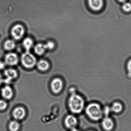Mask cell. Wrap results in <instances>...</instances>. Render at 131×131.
Instances as JSON below:
<instances>
[{
    "instance_id": "cell-1",
    "label": "cell",
    "mask_w": 131,
    "mask_h": 131,
    "mask_svg": "<svg viewBox=\"0 0 131 131\" xmlns=\"http://www.w3.org/2000/svg\"><path fill=\"white\" fill-rule=\"evenodd\" d=\"M69 105L72 112L78 114L81 112L84 108V100L81 96L73 93L69 98Z\"/></svg>"
},
{
    "instance_id": "cell-2",
    "label": "cell",
    "mask_w": 131,
    "mask_h": 131,
    "mask_svg": "<svg viewBox=\"0 0 131 131\" xmlns=\"http://www.w3.org/2000/svg\"><path fill=\"white\" fill-rule=\"evenodd\" d=\"M86 112L89 117L94 120H98L102 117V112L101 107L96 103L89 105L86 108Z\"/></svg>"
},
{
    "instance_id": "cell-3",
    "label": "cell",
    "mask_w": 131,
    "mask_h": 131,
    "mask_svg": "<svg viewBox=\"0 0 131 131\" xmlns=\"http://www.w3.org/2000/svg\"><path fill=\"white\" fill-rule=\"evenodd\" d=\"M21 62L24 67L26 68H31L35 66L37 60L32 54L29 52H26L21 55Z\"/></svg>"
},
{
    "instance_id": "cell-4",
    "label": "cell",
    "mask_w": 131,
    "mask_h": 131,
    "mask_svg": "<svg viewBox=\"0 0 131 131\" xmlns=\"http://www.w3.org/2000/svg\"><path fill=\"white\" fill-rule=\"evenodd\" d=\"M25 32L24 27L20 24L14 25L11 30V34L12 37L16 40L22 38Z\"/></svg>"
},
{
    "instance_id": "cell-5",
    "label": "cell",
    "mask_w": 131,
    "mask_h": 131,
    "mask_svg": "<svg viewBox=\"0 0 131 131\" xmlns=\"http://www.w3.org/2000/svg\"><path fill=\"white\" fill-rule=\"evenodd\" d=\"M5 64L8 65L10 66L16 65L18 63V57L15 53H8L5 55Z\"/></svg>"
},
{
    "instance_id": "cell-6",
    "label": "cell",
    "mask_w": 131,
    "mask_h": 131,
    "mask_svg": "<svg viewBox=\"0 0 131 131\" xmlns=\"http://www.w3.org/2000/svg\"><path fill=\"white\" fill-rule=\"evenodd\" d=\"M4 75L6 77L4 82L7 84H9L12 80L17 78L18 76V73L17 71L15 69L8 68L5 71Z\"/></svg>"
},
{
    "instance_id": "cell-7",
    "label": "cell",
    "mask_w": 131,
    "mask_h": 131,
    "mask_svg": "<svg viewBox=\"0 0 131 131\" xmlns=\"http://www.w3.org/2000/svg\"><path fill=\"white\" fill-rule=\"evenodd\" d=\"M88 4L92 10L97 11L102 8L103 2L102 0H88Z\"/></svg>"
},
{
    "instance_id": "cell-8",
    "label": "cell",
    "mask_w": 131,
    "mask_h": 131,
    "mask_svg": "<svg viewBox=\"0 0 131 131\" xmlns=\"http://www.w3.org/2000/svg\"><path fill=\"white\" fill-rule=\"evenodd\" d=\"M51 87L54 93H59L62 89L63 82L60 78H54L51 82Z\"/></svg>"
},
{
    "instance_id": "cell-9",
    "label": "cell",
    "mask_w": 131,
    "mask_h": 131,
    "mask_svg": "<svg viewBox=\"0 0 131 131\" xmlns=\"http://www.w3.org/2000/svg\"><path fill=\"white\" fill-rule=\"evenodd\" d=\"M13 117L16 120H20L24 118L25 115V111L21 107L16 108L13 112Z\"/></svg>"
},
{
    "instance_id": "cell-10",
    "label": "cell",
    "mask_w": 131,
    "mask_h": 131,
    "mask_svg": "<svg viewBox=\"0 0 131 131\" xmlns=\"http://www.w3.org/2000/svg\"><path fill=\"white\" fill-rule=\"evenodd\" d=\"M102 126L105 130L110 131L113 129L114 127V123L112 120L108 116H106L103 119L102 122Z\"/></svg>"
},
{
    "instance_id": "cell-11",
    "label": "cell",
    "mask_w": 131,
    "mask_h": 131,
    "mask_svg": "<svg viewBox=\"0 0 131 131\" xmlns=\"http://www.w3.org/2000/svg\"><path fill=\"white\" fill-rule=\"evenodd\" d=\"M65 123L67 127L72 129L74 128L77 124V119L73 115H68L66 118Z\"/></svg>"
},
{
    "instance_id": "cell-12",
    "label": "cell",
    "mask_w": 131,
    "mask_h": 131,
    "mask_svg": "<svg viewBox=\"0 0 131 131\" xmlns=\"http://www.w3.org/2000/svg\"><path fill=\"white\" fill-rule=\"evenodd\" d=\"M1 93L2 97L7 100L11 99L13 97V90L9 86H6L3 88L2 89Z\"/></svg>"
},
{
    "instance_id": "cell-13",
    "label": "cell",
    "mask_w": 131,
    "mask_h": 131,
    "mask_svg": "<svg viewBox=\"0 0 131 131\" xmlns=\"http://www.w3.org/2000/svg\"><path fill=\"white\" fill-rule=\"evenodd\" d=\"M37 67L38 69L42 71L47 70L50 67L49 63L46 60H41L38 62Z\"/></svg>"
},
{
    "instance_id": "cell-14",
    "label": "cell",
    "mask_w": 131,
    "mask_h": 131,
    "mask_svg": "<svg viewBox=\"0 0 131 131\" xmlns=\"http://www.w3.org/2000/svg\"><path fill=\"white\" fill-rule=\"evenodd\" d=\"M33 44L34 42L33 40L30 38H26L23 41V46L27 52H29L31 48H32Z\"/></svg>"
},
{
    "instance_id": "cell-15",
    "label": "cell",
    "mask_w": 131,
    "mask_h": 131,
    "mask_svg": "<svg viewBox=\"0 0 131 131\" xmlns=\"http://www.w3.org/2000/svg\"><path fill=\"white\" fill-rule=\"evenodd\" d=\"M46 49L44 44H38L35 45L34 48L35 52L37 54L41 55H43L45 52Z\"/></svg>"
},
{
    "instance_id": "cell-16",
    "label": "cell",
    "mask_w": 131,
    "mask_h": 131,
    "mask_svg": "<svg viewBox=\"0 0 131 131\" xmlns=\"http://www.w3.org/2000/svg\"><path fill=\"white\" fill-rule=\"evenodd\" d=\"M15 47V43L13 40H7L5 42L4 44L5 49L7 51H11L13 50Z\"/></svg>"
},
{
    "instance_id": "cell-17",
    "label": "cell",
    "mask_w": 131,
    "mask_h": 131,
    "mask_svg": "<svg viewBox=\"0 0 131 131\" xmlns=\"http://www.w3.org/2000/svg\"><path fill=\"white\" fill-rule=\"evenodd\" d=\"M111 110L116 113H119L122 111L123 106L121 103L115 102L112 105L111 108Z\"/></svg>"
},
{
    "instance_id": "cell-18",
    "label": "cell",
    "mask_w": 131,
    "mask_h": 131,
    "mask_svg": "<svg viewBox=\"0 0 131 131\" xmlns=\"http://www.w3.org/2000/svg\"><path fill=\"white\" fill-rule=\"evenodd\" d=\"M20 127L18 122L15 120L11 122L9 124V128L11 131H17Z\"/></svg>"
},
{
    "instance_id": "cell-19",
    "label": "cell",
    "mask_w": 131,
    "mask_h": 131,
    "mask_svg": "<svg viewBox=\"0 0 131 131\" xmlns=\"http://www.w3.org/2000/svg\"><path fill=\"white\" fill-rule=\"evenodd\" d=\"M45 46L46 50H52L54 48L55 44L52 41H48L44 44Z\"/></svg>"
},
{
    "instance_id": "cell-20",
    "label": "cell",
    "mask_w": 131,
    "mask_h": 131,
    "mask_svg": "<svg viewBox=\"0 0 131 131\" xmlns=\"http://www.w3.org/2000/svg\"><path fill=\"white\" fill-rule=\"evenodd\" d=\"M122 8L124 11L126 12H129L131 11V4L130 3L127 2L125 3L123 6Z\"/></svg>"
},
{
    "instance_id": "cell-21",
    "label": "cell",
    "mask_w": 131,
    "mask_h": 131,
    "mask_svg": "<svg viewBox=\"0 0 131 131\" xmlns=\"http://www.w3.org/2000/svg\"><path fill=\"white\" fill-rule=\"evenodd\" d=\"M7 107V104L6 102L3 100H0V110H3L6 109Z\"/></svg>"
},
{
    "instance_id": "cell-22",
    "label": "cell",
    "mask_w": 131,
    "mask_h": 131,
    "mask_svg": "<svg viewBox=\"0 0 131 131\" xmlns=\"http://www.w3.org/2000/svg\"><path fill=\"white\" fill-rule=\"evenodd\" d=\"M111 109L109 107L107 106L105 107L104 109V113L105 114V116H108L110 111H111Z\"/></svg>"
},
{
    "instance_id": "cell-23",
    "label": "cell",
    "mask_w": 131,
    "mask_h": 131,
    "mask_svg": "<svg viewBox=\"0 0 131 131\" xmlns=\"http://www.w3.org/2000/svg\"><path fill=\"white\" fill-rule=\"evenodd\" d=\"M128 70V72L130 74H131V60L129 61L128 64L127 65Z\"/></svg>"
},
{
    "instance_id": "cell-24",
    "label": "cell",
    "mask_w": 131,
    "mask_h": 131,
    "mask_svg": "<svg viewBox=\"0 0 131 131\" xmlns=\"http://www.w3.org/2000/svg\"><path fill=\"white\" fill-rule=\"evenodd\" d=\"M5 63L2 62H0V70H2L5 67Z\"/></svg>"
},
{
    "instance_id": "cell-25",
    "label": "cell",
    "mask_w": 131,
    "mask_h": 131,
    "mask_svg": "<svg viewBox=\"0 0 131 131\" xmlns=\"http://www.w3.org/2000/svg\"><path fill=\"white\" fill-rule=\"evenodd\" d=\"M3 82V78H2V76L0 74V85Z\"/></svg>"
},
{
    "instance_id": "cell-26",
    "label": "cell",
    "mask_w": 131,
    "mask_h": 131,
    "mask_svg": "<svg viewBox=\"0 0 131 131\" xmlns=\"http://www.w3.org/2000/svg\"><path fill=\"white\" fill-rule=\"evenodd\" d=\"M71 131H79V130H77V129H76V128H72V129Z\"/></svg>"
},
{
    "instance_id": "cell-27",
    "label": "cell",
    "mask_w": 131,
    "mask_h": 131,
    "mask_svg": "<svg viewBox=\"0 0 131 131\" xmlns=\"http://www.w3.org/2000/svg\"><path fill=\"white\" fill-rule=\"evenodd\" d=\"M120 2H124L126 1V0H118Z\"/></svg>"
}]
</instances>
